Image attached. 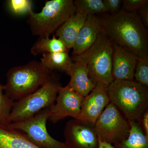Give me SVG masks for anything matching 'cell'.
Returning a JSON list of instances; mask_svg holds the SVG:
<instances>
[{"instance_id": "2", "label": "cell", "mask_w": 148, "mask_h": 148, "mask_svg": "<svg viewBox=\"0 0 148 148\" xmlns=\"http://www.w3.org/2000/svg\"><path fill=\"white\" fill-rule=\"evenodd\" d=\"M52 72L36 60L12 67L6 73L5 93L12 101H19L44 84Z\"/></svg>"}, {"instance_id": "6", "label": "cell", "mask_w": 148, "mask_h": 148, "mask_svg": "<svg viewBox=\"0 0 148 148\" xmlns=\"http://www.w3.org/2000/svg\"><path fill=\"white\" fill-rule=\"evenodd\" d=\"M113 47L104 31L94 45L81 54L72 56L87 66L89 77L95 84L108 86L113 81L112 76Z\"/></svg>"}, {"instance_id": "23", "label": "cell", "mask_w": 148, "mask_h": 148, "mask_svg": "<svg viewBox=\"0 0 148 148\" xmlns=\"http://www.w3.org/2000/svg\"><path fill=\"white\" fill-rule=\"evenodd\" d=\"M6 3L9 10L14 15H24L32 10L33 2L30 0H8Z\"/></svg>"}, {"instance_id": "3", "label": "cell", "mask_w": 148, "mask_h": 148, "mask_svg": "<svg viewBox=\"0 0 148 148\" xmlns=\"http://www.w3.org/2000/svg\"><path fill=\"white\" fill-rule=\"evenodd\" d=\"M107 89L110 103L128 121L138 122L148 108V87L135 80L113 81Z\"/></svg>"}, {"instance_id": "1", "label": "cell", "mask_w": 148, "mask_h": 148, "mask_svg": "<svg viewBox=\"0 0 148 148\" xmlns=\"http://www.w3.org/2000/svg\"><path fill=\"white\" fill-rule=\"evenodd\" d=\"M112 42L139 57L148 56V33L137 12L121 10L98 18Z\"/></svg>"}, {"instance_id": "16", "label": "cell", "mask_w": 148, "mask_h": 148, "mask_svg": "<svg viewBox=\"0 0 148 148\" xmlns=\"http://www.w3.org/2000/svg\"><path fill=\"white\" fill-rule=\"evenodd\" d=\"M0 148H40L9 123L0 124Z\"/></svg>"}, {"instance_id": "18", "label": "cell", "mask_w": 148, "mask_h": 148, "mask_svg": "<svg viewBox=\"0 0 148 148\" xmlns=\"http://www.w3.org/2000/svg\"><path fill=\"white\" fill-rule=\"evenodd\" d=\"M59 52H69L64 43L53 34L52 38L49 37H38L33 45L31 52L34 56L44 53Z\"/></svg>"}, {"instance_id": "13", "label": "cell", "mask_w": 148, "mask_h": 148, "mask_svg": "<svg viewBox=\"0 0 148 148\" xmlns=\"http://www.w3.org/2000/svg\"><path fill=\"white\" fill-rule=\"evenodd\" d=\"M103 31L102 24L96 15H88L72 48V55H79L89 49L96 42Z\"/></svg>"}, {"instance_id": "21", "label": "cell", "mask_w": 148, "mask_h": 148, "mask_svg": "<svg viewBox=\"0 0 148 148\" xmlns=\"http://www.w3.org/2000/svg\"><path fill=\"white\" fill-rule=\"evenodd\" d=\"M3 91L4 85L0 84V124L7 123L14 103Z\"/></svg>"}, {"instance_id": "24", "label": "cell", "mask_w": 148, "mask_h": 148, "mask_svg": "<svg viewBox=\"0 0 148 148\" xmlns=\"http://www.w3.org/2000/svg\"><path fill=\"white\" fill-rule=\"evenodd\" d=\"M122 10L130 12H137L139 9L148 4V0L122 1Z\"/></svg>"}, {"instance_id": "28", "label": "cell", "mask_w": 148, "mask_h": 148, "mask_svg": "<svg viewBox=\"0 0 148 148\" xmlns=\"http://www.w3.org/2000/svg\"><path fill=\"white\" fill-rule=\"evenodd\" d=\"M99 147L98 148H114L112 145L106 143L98 139Z\"/></svg>"}, {"instance_id": "8", "label": "cell", "mask_w": 148, "mask_h": 148, "mask_svg": "<svg viewBox=\"0 0 148 148\" xmlns=\"http://www.w3.org/2000/svg\"><path fill=\"white\" fill-rule=\"evenodd\" d=\"M49 108L45 109L33 117L19 122L9 123L12 128L23 132L26 137L40 148H68L65 143L51 137L47 128Z\"/></svg>"}, {"instance_id": "15", "label": "cell", "mask_w": 148, "mask_h": 148, "mask_svg": "<svg viewBox=\"0 0 148 148\" xmlns=\"http://www.w3.org/2000/svg\"><path fill=\"white\" fill-rule=\"evenodd\" d=\"M87 17L86 14L76 12L55 32V36L64 43L68 51L73 48Z\"/></svg>"}, {"instance_id": "25", "label": "cell", "mask_w": 148, "mask_h": 148, "mask_svg": "<svg viewBox=\"0 0 148 148\" xmlns=\"http://www.w3.org/2000/svg\"><path fill=\"white\" fill-rule=\"evenodd\" d=\"M103 3L108 12L111 15H115L121 11L122 2L121 0H103Z\"/></svg>"}, {"instance_id": "5", "label": "cell", "mask_w": 148, "mask_h": 148, "mask_svg": "<svg viewBox=\"0 0 148 148\" xmlns=\"http://www.w3.org/2000/svg\"><path fill=\"white\" fill-rule=\"evenodd\" d=\"M73 0H51L46 2L39 12L31 11L27 23L32 35L49 37L76 13Z\"/></svg>"}, {"instance_id": "9", "label": "cell", "mask_w": 148, "mask_h": 148, "mask_svg": "<svg viewBox=\"0 0 148 148\" xmlns=\"http://www.w3.org/2000/svg\"><path fill=\"white\" fill-rule=\"evenodd\" d=\"M84 98L68 84L61 87L55 103L49 108L48 120L56 123L68 116L79 119Z\"/></svg>"}, {"instance_id": "26", "label": "cell", "mask_w": 148, "mask_h": 148, "mask_svg": "<svg viewBox=\"0 0 148 148\" xmlns=\"http://www.w3.org/2000/svg\"><path fill=\"white\" fill-rule=\"evenodd\" d=\"M138 122L146 138L148 139V108L143 113Z\"/></svg>"}, {"instance_id": "22", "label": "cell", "mask_w": 148, "mask_h": 148, "mask_svg": "<svg viewBox=\"0 0 148 148\" xmlns=\"http://www.w3.org/2000/svg\"><path fill=\"white\" fill-rule=\"evenodd\" d=\"M134 80L148 87V56L138 57L134 74Z\"/></svg>"}, {"instance_id": "12", "label": "cell", "mask_w": 148, "mask_h": 148, "mask_svg": "<svg viewBox=\"0 0 148 148\" xmlns=\"http://www.w3.org/2000/svg\"><path fill=\"white\" fill-rule=\"evenodd\" d=\"M112 42L113 47L112 76L113 80H133L139 57Z\"/></svg>"}, {"instance_id": "11", "label": "cell", "mask_w": 148, "mask_h": 148, "mask_svg": "<svg viewBox=\"0 0 148 148\" xmlns=\"http://www.w3.org/2000/svg\"><path fill=\"white\" fill-rule=\"evenodd\" d=\"M110 103L107 86L97 84L93 90L84 98L78 119L88 122L94 125Z\"/></svg>"}, {"instance_id": "4", "label": "cell", "mask_w": 148, "mask_h": 148, "mask_svg": "<svg viewBox=\"0 0 148 148\" xmlns=\"http://www.w3.org/2000/svg\"><path fill=\"white\" fill-rule=\"evenodd\" d=\"M62 87L60 77L56 71L35 92L14 101L7 123L19 122L33 117L45 109L49 108Z\"/></svg>"}, {"instance_id": "7", "label": "cell", "mask_w": 148, "mask_h": 148, "mask_svg": "<svg viewBox=\"0 0 148 148\" xmlns=\"http://www.w3.org/2000/svg\"><path fill=\"white\" fill-rule=\"evenodd\" d=\"M98 139L114 145L127 139L130 124L112 103L106 107L94 125Z\"/></svg>"}, {"instance_id": "17", "label": "cell", "mask_w": 148, "mask_h": 148, "mask_svg": "<svg viewBox=\"0 0 148 148\" xmlns=\"http://www.w3.org/2000/svg\"><path fill=\"white\" fill-rule=\"evenodd\" d=\"M40 62L46 68L52 71L64 72L67 75L73 63L69 52L44 53L42 55Z\"/></svg>"}, {"instance_id": "10", "label": "cell", "mask_w": 148, "mask_h": 148, "mask_svg": "<svg viewBox=\"0 0 148 148\" xmlns=\"http://www.w3.org/2000/svg\"><path fill=\"white\" fill-rule=\"evenodd\" d=\"M65 143L68 148H98V138L90 123L82 120H70L64 131Z\"/></svg>"}, {"instance_id": "20", "label": "cell", "mask_w": 148, "mask_h": 148, "mask_svg": "<svg viewBox=\"0 0 148 148\" xmlns=\"http://www.w3.org/2000/svg\"><path fill=\"white\" fill-rule=\"evenodd\" d=\"M76 12L87 15L108 12L103 0H75L74 1Z\"/></svg>"}, {"instance_id": "19", "label": "cell", "mask_w": 148, "mask_h": 148, "mask_svg": "<svg viewBox=\"0 0 148 148\" xmlns=\"http://www.w3.org/2000/svg\"><path fill=\"white\" fill-rule=\"evenodd\" d=\"M130 129L127 139L114 145V148H148V139L140 127L139 123L129 121Z\"/></svg>"}, {"instance_id": "27", "label": "cell", "mask_w": 148, "mask_h": 148, "mask_svg": "<svg viewBox=\"0 0 148 148\" xmlns=\"http://www.w3.org/2000/svg\"><path fill=\"white\" fill-rule=\"evenodd\" d=\"M138 16L146 28H148V4L143 6L137 11Z\"/></svg>"}, {"instance_id": "14", "label": "cell", "mask_w": 148, "mask_h": 148, "mask_svg": "<svg viewBox=\"0 0 148 148\" xmlns=\"http://www.w3.org/2000/svg\"><path fill=\"white\" fill-rule=\"evenodd\" d=\"M68 75L71 77L69 85L83 97L87 96L95 88V84L89 77L85 63L75 60Z\"/></svg>"}]
</instances>
